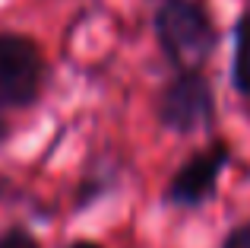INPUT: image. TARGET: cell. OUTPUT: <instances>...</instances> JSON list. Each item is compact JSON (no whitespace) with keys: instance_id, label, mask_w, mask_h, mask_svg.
Masks as SVG:
<instances>
[{"instance_id":"6da1fadb","label":"cell","mask_w":250,"mask_h":248,"mask_svg":"<svg viewBox=\"0 0 250 248\" xmlns=\"http://www.w3.org/2000/svg\"><path fill=\"white\" fill-rule=\"evenodd\" d=\"M155 29L168 57L184 70H196L212 48L209 23L193 0H162L155 13Z\"/></svg>"},{"instance_id":"7a4b0ae2","label":"cell","mask_w":250,"mask_h":248,"mask_svg":"<svg viewBox=\"0 0 250 248\" xmlns=\"http://www.w3.org/2000/svg\"><path fill=\"white\" fill-rule=\"evenodd\" d=\"M42 80L38 51L25 38L0 35V105H25L35 99Z\"/></svg>"},{"instance_id":"3957f363","label":"cell","mask_w":250,"mask_h":248,"mask_svg":"<svg viewBox=\"0 0 250 248\" xmlns=\"http://www.w3.org/2000/svg\"><path fill=\"white\" fill-rule=\"evenodd\" d=\"M212 115V96L200 76L187 74L162 96V118L177 130L203 127Z\"/></svg>"},{"instance_id":"277c9868","label":"cell","mask_w":250,"mask_h":248,"mask_svg":"<svg viewBox=\"0 0 250 248\" xmlns=\"http://www.w3.org/2000/svg\"><path fill=\"white\" fill-rule=\"evenodd\" d=\"M225 159H228L225 147H215V149H209V153L196 156L190 166H184L181 172H177L174 185H171V198H174L177 204H190V207L203 204V200L212 194L215 178H219Z\"/></svg>"},{"instance_id":"5b68a950","label":"cell","mask_w":250,"mask_h":248,"mask_svg":"<svg viewBox=\"0 0 250 248\" xmlns=\"http://www.w3.org/2000/svg\"><path fill=\"white\" fill-rule=\"evenodd\" d=\"M234 83L241 93H250V13L238 23V45H234Z\"/></svg>"},{"instance_id":"8992f818","label":"cell","mask_w":250,"mask_h":248,"mask_svg":"<svg viewBox=\"0 0 250 248\" xmlns=\"http://www.w3.org/2000/svg\"><path fill=\"white\" fill-rule=\"evenodd\" d=\"M0 248H38V242L22 229H10L6 236H0Z\"/></svg>"},{"instance_id":"52a82bcc","label":"cell","mask_w":250,"mask_h":248,"mask_svg":"<svg viewBox=\"0 0 250 248\" xmlns=\"http://www.w3.org/2000/svg\"><path fill=\"white\" fill-rule=\"evenodd\" d=\"M222 248H250V223L247 226H238L234 232H228L225 245Z\"/></svg>"},{"instance_id":"ba28073f","label":"cell","mask_w":250,"mask_h":248,"mask_svg":"<svg viewBox=\"0 0 250 248\" xmlns=\"http://www.w3.org/2000/svg\"><path fill=\"white\" fill-rule=\"evenodd\" d=\"M73 248H98V245H92V242H76Z\"/></svg>"}]
</instances>
